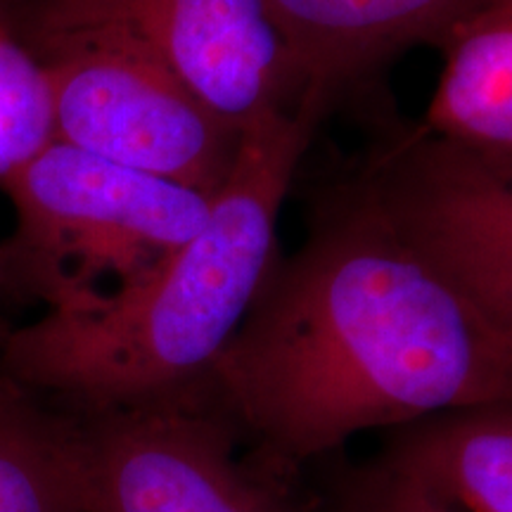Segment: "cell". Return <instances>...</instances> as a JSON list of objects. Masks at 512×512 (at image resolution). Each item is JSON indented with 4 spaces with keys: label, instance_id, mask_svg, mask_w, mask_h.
Instances as JSON below:
<instances>
[{
    "label": "cell",
    "instance_id": "15",
    "mask_svg": "<svg viewBox=\"0 0 512 512\" xmlns=\"http://www.w3.org/2000/svg\"><path fill=\"white\" fill-rule=\"evenodd\" d=\"M5 290V268H3V252H0V292Z\"/></svg>",
    "mask_w": 512,
    "mask_h": 512
},
{
    "label": "cell",
    "instance_id": "12",
    "mask_svg": "<svg viewBox=\"0 0 512 512\" xmlns=\"http://www.w3.org/2000/svg\"><path fill=\"white\" fill-rule=\"evenodd\" d=\"M55 140L46 72L0 12V183Z\"/></svg>",
    "mask_w": 512,
    "mask_h": 512
},
{
    "label": "cell",
    "instance_id": "10",
    "mask_svg": "<svg viewBox=\"0 0 512 512\" xmlns=\"http://www.w3.org/2000/svg\"><path fill=\"white\" fill-rule=\"evenodd\" d=\"M441 53L444 69L415 128L479 150H512V0L472 17Z\"/></svg>",
    "mask_w": 512,
    "mask_h": 512
},
{
    "label": "cell",
    "instance_id": "8",
    "mask_svg": "<svg viewBox=\"0 0 512 512\" xmlns=\"http://www.w3.org/2000/svg\"><path fill=\"white\" fill-rule=\"evenodd\" d=\"M498 0H268L304 91L330 107L413 46L444 48Z\"/></svg>",
    "mask_w": 512,
    "mask_h": 512
},
{
    "label": "cell",
    "instance_id": "9",
    "mask_svg": "<svg viewBox=\"0 0 512 512\" xmlns=\"http://www.w3.org/2000/svg\"><path fill=\"white\" fill-rule=\"evenodd\" d=\"M377 465L460 512H512V403L463 408L392 430Z\"/></svg>",
    "mask_w": 512,
    "mask_h": 512
},
{
    "label": "cell",
    "instance_id": "14",
    "mask_svg": "<svg viewBox=\"0 0 512 512\" xmlns=\"http://www.w3.org/2000/svg\"><path fill=\"white\" fill-rule=\"evenodd\" d=\"M31 3H34V0H0V12H3V15L12 17V15H15V12H19L22 8H27V5H31Z\"/></svg>",
    "mask_w": 512,
    "mask_h": 512
},
{
    "label": "cell",
    "instance_id": "13",
    "mask_svg": "<svg viewBox=\"0 0 512 512\" xmlns=\"http://www.w3.org/2000/svg\"><path fill=\"white\" fill-rule=\"evenodd\" d=\"M344 512H460L413 479L377 465L358 479Z\"/></svg>",
    "mask_w": 512,
    "mask_h": 512
},
{
    "label": "cell",
    "instance_id": "2",
    "mask_svg": "<svg viewBox=\"0 0 512 512\" xmlns=\"http://www.w3.org/2000/svg\"><path fill=\"white\" fill-rule=\"evenodd\" d=\"M330 102L304 91L242 136L209 221L138 283L5 335L0 377L76 413L138 406L209 380L280 254L278 221Z\"/></svg>",
    "mask_w": 512,
    "mask_h": 512
},
{
    "label": "cell",
    "instance_id": "5",
    "mask_svg": "<svg viewBox=\"0 0 512 512\" xmlns=\"http://www.w3.org/2000/svg\"><path fill=\"white\" fill-rule=\"evenodd\" d=\"M10 22L24 43L64 34L131 43L242 133L304 93L268 0H34Z\"/></svg>",
    "mask_w": 512,
    "mask_h": 512
},
{
    "label": "cell",
    "instance_id": "11",
    "mask_svg": "<svg viewBox=\"0 0 512 512\" xmlns=\"http://www.w3.org/2000/svg\"><path fill=\"white\" fill-rule=\"evenodd\" d=\"M0 512H91L79 418L0 377Z\"/></svg>",
    "mask_w": 512,
    "mask_h": 512
},
{
    "label": "cell",
    "instance_id": "6",
    "mask_svg": "<svg viewBox=\"0 0 512 512\" xmlns=\"http://www.w3.org/2000/svg\"><path fill=\"white\" fill-rule=\"evenodd\" d=\"M91 512H306L238 458L240 430L211 394L76 413Z\"/></svg>",
    "mask_w": 512,
    "mask_h": 512
},
{
    "label": "cell",
    "instance_id": "4",
    "mask_svg": "<svg viewBox=\"0 0 512 512\" xmlns=\"http://www.w3.org/2000/svg\"><path fill=\"white\" fill-rule=\"evenodd\" d=\"M24 46L46 72L55 140L211 200L219 195L245 133L155 57L102 34L50 36Z\"/></svg>",
    "mask_w": 512,
    "mask_h": 512
},
{
    "label": "cell",
    "instance_id": "7",
    "mask_svg": "<svg viewBox=\"0 0 512 512\" xmlns=\"http://www.w3.org/2000/svg\"><path fill=\"white\" fill-rule=\"evenodd\" d=\"M358 176L396 228L512 342V150L394 126Z\"/></svg>",
    "mask_w": 512,
    "mask_h": 512
},
{
    "label": "cell",
    "instance_id": "1",
    "mask_svg": "<svg viewBox=\"0 0 512 512\" xmlns=\"http://www.w3.org/2000/svg\"><path fill=\"white\" fill-rule=\"evenodd\" d=\"M209 387L287 475L363 432L512 403V342L354 174L318 195Z\"/></svg>",
    "mask_w": 512,
    "mask_h": 512
},
{
    "label": "cell",
    "instance_id": "3",
    "mask_svg": "<svg viewBox=\"0 0 512 512\" xmlns=\"http://www.w3.org/2000/svg\"><path fill=\"white\" fill-rule=\"evenodd\" d=\"M15 233L0 245L5 287L48 311L86 309L138 283L209 221L214 200L53 140L0 183Z\"/></svg>",
    "mask_w": 512,
    "mask_h": 512
}]
</instances>
